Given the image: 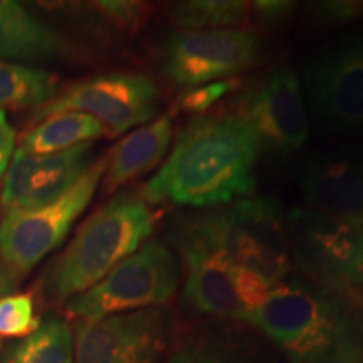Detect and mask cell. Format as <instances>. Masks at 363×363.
Masks as SVG:
<instances>
[{"mask_svg": "<svg viewBox=\"0 0 363 363\" xmlns=\"http://www.w3.org/2000/svg\"><path fill=\"white\" fill-rule=\"evenodd\" d=\"M155 216L140 195L120 194L91 214L67 247L51 262L44 291L65 301L88 291L147 242Z\"/></svg>", "mask_w": 363, "mask_h": 363, "instance_id": "cell-3", "label": "cell"}, {"mask_svg": "<svg viewBox=\"0 0 363 363\" xmlns=\"http://www.w3.org/2000/svg\"><path fill=\"white\" fill-rule=\"evenodd\" d=\"M106 130L99 121L81 113H57L43 118L29 133L21 140L19 152L29 155H48L65 152L93 140L103 138Z\"/></svg>", "mask_w": 363, "mask_h": 363, "instance_id": "cell-18", "label": "cell"}, {"mask_svg": "<svg viewBox=\"0 0 363 363\" xmlns=\"http://www.w3.org/2000/svg\"><path fill=\"white\" fill-rule=\"evenodd\" d=\"M170 240L184 261L187 276L184 296L192 310L247 321L267 301L272 286L261 276L234 266L202 240L175 227L170 230Z\"/></svg>", "mask_w": 363, "mask_h": 363, "instance_id": "cell-7", "label": "cell"}, {"mask_svg": "<svg viewBox=\"0 0 363 363\" xmlns=\"http://www.w3.org/2000/svg\"><path fill=\"white\" fill-rule=\"evenodd\" d=\"M235 86H238L235 81L224 79L216 81V83L195 86V88H187L180 94L179 108L187 113H192L194 116L206 115L216 103H219L227 94L233 93Z\"/></svg>", "mask_w": 363, "mask_h": 363, "instance_id": "cell-25", "label": "cell"}, {"mask_svg": "<svg viewBox=\"0 0 363 363\" xmlns=\"http://www.w3.org/2000/svg\"><path fill=\"white\" fill-rule=\"evenodd\" d=\"M229 115L249 126L259 147L274 155H293L310 138L301 83L288 66L267 72L256 84L230 98Z\"/></svg>", "mask_w": 363, "mask_h": 363, "instance_id": "cell-11", "label": "cell"}, {"mask_svg": "<svg viewBox=\"0 0 363 363\" xmlns=\"http://www.w3.org/2000/svg\"><path fill=\"white\" fill-rule=\"evenodd\" d=\"M163 363H254V360L235 343L201 337L180 345Z\"/></svg>", "mask_w": 363, "mask_h": 363, "instance_id": "cell-22", "label": "cell"}, {"mask_svg": "<svg viewBox=\"0 0 363 363\" xmlns=\"http://www.w3.org/2000/svg\"><path fill=\"white\" fill-rule=\"evenodd\" d=\"M261 147L251 128L229 115L192 116L157 174L140 190L148 206L212 208L254 192V169Z\"/></svg>", "mask_w": 363, "mask_h": 363, "instance_id": "cell-1", "label": "cell"}, {"mask_svg": "<svg viewBox=\"0 0 363 363\" xmlns=\"http://www.w3.org/2000/svg\"><path fill=\"white\" fill-rule=\"evenodd\" d=\"M296 2H284V0H259V2L249 4V12L252 13V19L256 24L267 29H278L286 26V22L291 21Z\"/></svg>", "mask_w": 363, "mask_h": 363, "instance_id": "cell-27", "label": "cell"}, {"mask_svg": "<svg viewBox=\"0 0 363 363\" xmlns=\"http://www.w3.org/2000/svg\"><path fill=\"white\" fill-rule=\"evenodd\" d=\"M40 325L30 293L0 298V337H29Z\"/></svg>", "mask_w": 363, "mask_h": 363, "instance_id": "cell-23", "label": "cell"}, {"mask_svg": "<svg viewBox=\"0 0 363 363\" xmlns=\"http://www.w3.org/2000/svg\"><path fill=\"white\" fill-rule=\"evenodd\" d=\"M174 227L202 240L234 266L276 286L291 269L288 220L274 197H244L179 216Z\"/></svg>", "mask_w": 363, "mask_h": 363, "instance_id": "cell-4", "label": "cell"}, {"mask_svg": "<svg viewBox=\"0 0 363 363\" xmlns=\"http://www.w3.org/2000/svg\"><path fill=\"white\" fill-rule=\"evenodd\" d=\"M174 138V115L155 118L118 142L106 155L101 179L103 195L115 194L128 182L138 179L160 165Z\"/></svg>", "mask_w": 363, "mask_h": 363, "instance_id": "cell-16", "label": "cell"}, {"mask_svg": "<svg viewBox=\"0 0 363 363\" xmlns=\"http://www.w3.org/2000/svg\"><path fill=\"white\" fill-rule=\"evenodd\" d=\"M306 110L326 130L363 131V35H347L313 54L301 74Z\"/></svg>", "mask_w": 363, "mask_h": 363, "instance_id": "cell-9", "label": "cell"}, {"mask_svg": "<svg viewBox=\"0 0 363 363\" xmlns=\"http://www.w3.org/2000/svg\"><path fill=\"white\" fill-rule=\"evenodd\" d=\"M291 264L303 278L338 289L363 291V220L298 206L286 214Z\"/></svg>", "mask_w": 363, "mask_h": 363, "instance_id": "cell-6", "label": "cell"}, {"mask_svg": "<svg viewBox=\"0 0 363 363\" xmlns=\"http://www.w3.org/2000/svg\"><path fill=\"white\" fill-rule=\"evenodd\" d=\"M21 274L16 269H12L6 261L0 257V298H4V294L11 293L19 283Z\"/></svg>", "mask_w": 363, "mask_h": 363, "instance_id": "cell-29", "label": "cell"}, {"mask_svg": "<svg viewBox=\"0 0 363 363\" xmlns=\"http://www.w3.org/2000/svg\"><path fill=\"white\" fill-rule=\"evenodd\" d=\"M93 9L111 24L123 29H136L147 16V7L140 2H94Z\"/></svg>", "mask_w": 363, "mask_h": 363, "instance_id": "cell-26", "label": "cell"}, {"mask_svg": "<svg viewBox=\"0 0 363 363\" xmlns=\"http://www.w3.org/2000/svg\"><path fill=\"white\" fill-rule=\"evenodd\" d=\"M81 113L103 125L115 138L155 120L160 111L157 84L140 72H108L83 79L61 91L35 111V120L57 113Z\"/></svg>", "mask_w": 363, "mask_h": 363, "instance_id": "cell-10", "label": "cell"}, {"mask_svg": "<svg viewBox=\"0 0 363 363\" xmlns=\"http://www.w3.org/2000/svg\"><path fill=\"white\" fill-rule=\"evenodd\" d=\"M62 40L19 2L0 0V61H30L57 56Z\"/></svg>", "mask_w": 363, "mask_h": 363, "instance_id": "cell-17", "label": "cell"}, {"mask_svg": "<svg viewBox=\"0 0 363 363\" xmlns=\"http://www.w3.org/2000/svg\"><path fill=\"white\" fill-rule=\"evenodd\" d=\"M249 13L242 0H187L175 4L170 19L182 30L239 29Z\"/></svg>", "mask_w": 363, "mask_h": 363, "instance_id": "cell-21", "label": "cell"}, {"mask_svg": "<svg viewBox=\"0 0 363 363\" xmlns=\"http://www.w3.org/2000/svg\"><path fill=\"white\" fill-rule=\"evenodd\" d=\"M59 79L52 72L0 61V110L39 108L57 94Z\"/></svg>", "mask_w": 363, "mask_h": 363, "instance_id": "cell-19", "label": "cell"}, {"mask_svg": "<svg viewBox=\"0 0 363 363\" xmlns=\"http://www.w3.org/2000/svg\"><path fill=\"white\" fill-rule=\"evenodd\" d=\"M106 157L93 160L61 197L34 211L4 214L0 222V257L22 276L57 249L93 201L101 184Z\"/></svg>", "mask_w": 363, "mask_h": 363, "instance_id": "cell-8", "label": "cell"}, {"mask_svg": "<svg viewBox=\"0 0 363 363\" xmlns=\"http://www.w3.org/2000/svg\"><path fill=\"white\" fill-rule=\"evenodd\" d=\"M13 128L9 123L6 111L0 110V179L6 175L13 157Z\"/></svg>", "mask_w": 363, "mask_h": 363, "instance_id": "cell-28", "label": "cell"}, {"mask_svg": "<svg viewBox=\"0 0 363 363\" xmlns=\"http://www.w3.org/2000/svg\"><path fill=\"white\" fill-rule=\"evenodd\" d=\"M259 35L246 29L179 30L163 44L167 78L182 88L230 79L257 62Z\"/></svg>", "mask_w": 363, "mask_h": 363, "instance_id": "cell-12", "label": "cell"}, {"mask_svg": "<svg viewBox=\"0 0 363 363\" xmlns=\"http://www.w3.org/2000/svg\"><path fill=\"white\" fill-rule=\"evenodd\" d=\"M93 163V143L65 152L29 155L17 150L4 179L2 214L34 211L61 197Z\"/></svg>", "mask_w": 363, "mask_h": 363, "instance_id": "cell-14", "label": "cell"}, {"mask_svg": "<svg viewBox=\"0 0 363 363\" xmlns=\"http://www.w3.org/2000/svg\"><path fill=\"white\" fill-rule=\"evenodd\" d=\"M175 252L160 240H147L104 278L67 301V315L78 320L160 308L179 289Z\"/></svg>", "mask_w": 363, "mask_h": 363, "instance_id": "cell-5", "label": "cell"}, {"mask_svg": "<svg viewBox=\"0 0 363 363\" xmlns=\"http://www.w3.org/2000/svg\"><path fill=\"white\" fill-rule=\"evenodd\" d=\"M306 207L363 220V147H335L308 158L299 175Z\"/></svg>", "mask_w": 363, "mask_h": 363, "instance_id": "cell-15", "label": "cell"}, {"mask_svg": "<svg viewBox=\"0 0 363 363\" xmlns=\"http://www.w3.org/2000/svg\"><path fill=\"white\" fill-rule=\"evenodd\" d=\"M308 19L323 27H338L350 24L363 17V2L357 0H328L313 2L306 7Z\"/></svg>", "mask_w": 363, "mask_h": 363, "instance_id": "cell-24", "label": "cell"}, {"mask_svg": "<svg viewBox=\"0 0 363 363\" xmlns=\"http://www.w3.org/2000/svg\"><path fill=\"white\" fill-rule=\"evenodd\" d=\"M247 323L288 363H363V291L286 278Z\"/></svg>", "mask_w": 363, "mask_h": 363, "instance_id": "cell-2", "label": "cell"}, {"mask_svg": "<svg viewBox=\"0 0 363 363\" xmlns=\"http://www.w3.org/2000/svg\"><path fill=\"white\" fill-rule=\"evenodd\" d=\"M172 335V318L163 308L79 320L76 363H160Z\"/></svg>", "mask_w": 363, "mask_h": 363, "instance_id": "cell-13", "label": "cell"}, {"mask_svg": "<svg viewBox=\"0 0 363 363\" xmlns=\"http://www.w3.org/2000/svg\"><path fill=\"white\" fill-rule=\"evenodd\" d=\"M74 337L62 318L44 320L29 337L13 348L7 363H72Z\"/></svg>", "mask_w": 363, "mask_h": 363, "instance_id": "cell-20", "label": "cell"}]
</instances>
